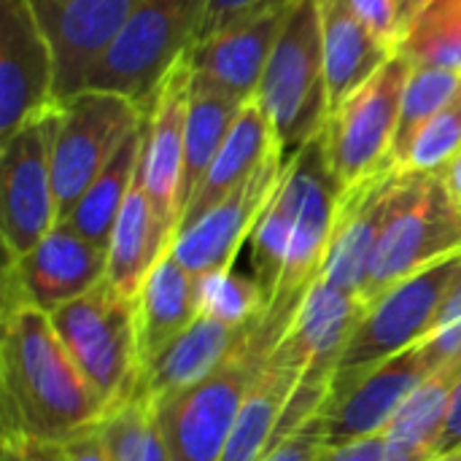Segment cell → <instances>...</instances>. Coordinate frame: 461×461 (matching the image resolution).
I'll use <instances>...</instances> for the list:
<instances>
[{
    "label": "cell",
    "instance_id": "obj_1",
    "mask_svg": "<svg viewBox=\"0 0 461 461\" xmlns=\"http://www.w3.org/2000/svg\"><path fill=\"white\" fill-rule=\"evenodd\" d=\"M3 438L68 443L100 424L105 402L62 346L51 319L24 305L3 308Z\"/></svg>",
    "mask_w": 461,
    "mask_h": 461
},
{
    "label": "cell",
    "instance_id": "obj_2",
    "mask_svg": "<svg viewBox=\"0 0 461 461\" xmlns=\"http://www.w3.org/2000/svg\"><path fill=\"white\" fill-rule=\"evenodd\" d=\"M286 176L294 186V224L289 251L281 284L265 316L257 321V335L270 351L303 305L305 294L321 281L340 203V186L327 167L319 138L286 159Z\"/></svg>",
    "mask_w": 461,
    "mask_h": 461
},
{
    "label": "cell",
    "instance_id": "obj_3",
    "mask_svg": "<svg viewBox=\"0 0 461 461\" xmlns=\"http://www.w3.org/2000/svg\"><path fill=\"white\" fill-rule=\"evenodd\" d=\"M257 100L267 111L286 157L324 130L330 97L316 0H294L259 81Z\"/></svg>",
    "mask_w": 461,
    "mask_h": 461
},
{
    "label": "cell",
    "instance_id": "obj_4",
    "mask_svg": "<svg viewBox=\"0 0 461 461\" xmlns=\"http://www.w3.org/2000/svg\"><path fill=\"white\" fill-rule=\"evenodd\" d=\"M459 284L461 251H456L370 300L340 354L332 389L429 338Z\"/></svg>",
    "mask_w": 461,
    "mask_h": 461
},
{
    "label": "cell",
    "instance_id": "obj_5",
    "mask_svg": "<svg viewBox=\"0 0 461 461\" xmlns=\"http://www.w3.org/2000/svg\"><path fill=\"white\" fill-rule=\"evenodd\" d=\"M203 14L205 0H138L86 89L113 92L149 108L167 70L197 43Z\"/></svg>",
    "mask_w": 461,
    "mask_h": 461
},
{
    "label": "cell",
    "instance_id": "obj_6",
    "mask_svg": "<svg viewBox=\"0 0 461 461\" xmlns=\"http://www.w3.org/2000/svg\"><path fill=\"white\" fill-rule=\"evenodd\" d=\"M267 354L254 324L240 348L211 378L154 405L167 459L221 461L238 413L259 378Z\"/></svg>",
    "mask_w": 461,
    "mask_h": 461
},
{
    "label": "cell",
    "instance_id": "obj_7",
    "mask_svg": "<svg viewBox=\"0 0 461 461\" xmlns=\"http://www.w3.org/2000/svg\"><path fill=\"white\" fill-rule=\"evenodd\" d=\"M49 319L105 408L119 405L138 392L140 357L135 297L122 294L105 278L89 294L68 303Z\"/></svg>",
    "mask_w": 461,
    "mask_h": 461
},
{
    "label": "cell",
    "instance_id": "obj_8",
    "mask_svg": "<svg viewBox=\"0 0 461 461\" xmlns=\"http://www.w3.org/2000/svg\"><path fill=\"white\" fill-rule=\"evenodd\" d=\"M408 76L411 62L394 54L365 86L327 116L319 140L340 192L397 167L392 149Z\"/></svg>",
    "mask_w": 461,
    "mask_h": 461
},
{
    "label": "cell",
    "instance_id": "obj_9",
    "mask_svg": "<svg viewBox=\"0 0 461 461\" xmlns=\"http://www.w3.org/2000/svg\"><path fill=\"white\" fill-rule=\"evenodd\" d=\"M456 251H461V208L448 197L440 176L405 170L375 249L365 303Z\"/></svg>",
    "mask_w": 461,
    "mask_h": 461
},
{
    "label": "cell",
    "instance_id": "obj_10",
    "mask_svg": "<svg viewBox=\"0 0 461 461\" xmlns=\"http://www.w3.org/2000/svg\"><path fill=\"white\" fill-rule=\"evenodd\" d=\"M59 103L38 111L0 140V235L5 262L27 254L59 224L51 167Z\"/></svg>",
    "mask_w": 461,
    "mask_h": 461
},
{
    "label": "cell",
    "instance_id": "obj_11",
    "mask_svg": "<svg viewBox=\"0 0 461 461\" xmlns=\"http://www.w3.org/2000/svg\"><path fill=\"white\" fill-rule=\"evenodd\" d=\"M143 119L146 108L130 97L100 89H84L59 103L51 151L59 221L113 159L122 143L143 124Z\"/></svg>",
    "mask_w": 461,
    "mask_h": 461
},
{
    "label": "cell",
    "instance_id": "obj_12",
    "mask_svg": "<svg viewBox=\"0 0 461 461\" xmlns=\"http://www.w3.org/2000/svg\"><path fill=\"white\" fill-rule=\"evenodd\" d=\"M440 370L429 340L384 359L367 373L330 392L321 408V424L327 446H346L367 438H378L389 429L405 402L419 386Z\"/></svg>",
    "mask_w": 461,
    "mask_h": 461
},
{
    "label": "cell",
    "instance_id": "obj_13",
    "mask_svg": "<svg viewBox=\"0 0 461 461\" xmlns=\"http://www.w3.org/2000/svg\"><path fill=\"white\" fill-rule=\"evenodd\" d=\"M108 273V249L57 224L38 246L3 270V308L24 305L46 316L89 294Z\"/></svg>",
    "mask_w": 461,
    "mask_h": 461
},
{
    "label": "cell",
    "instance_id": "obj_14",
    "mask_svg": "<svg viewBox=\"0 0 461 461\" xmlns=\"http://www.w3.org/2000/svg\"><path fill=\"white\" fill-rule=\"evenodd\" d=\"M192 89V59L184 54L162 78L143 119V151L138 181L149 194L170 243L178 235L184 213V159H186V111Z\"/></svg>",
    "mask_w": 461,
    "mask_h": 461
},
{
    "label": "cell",
    "instance_id": "obj_15",
    "mask_svg": "<svg viewBox=\"0 0 461 461\" xmlns=\"http://www.w3.org/2000/svg\"><path fill=\"white\" fill-rule=\"evenodd\" d=\"M286 159V151L278 146L238 189H232L219 205H213L208 213H203L197 221L176 235L170 254L194 278L205 273L232 270L238 251L246 240H251L259 216L265 213L281 184Z\"/></svg>",
    "mask_w": 461,
    "mask_h": 461
},
{
    "label": "cell",
    "instance_id": "obj_16",
    "mask_svg": "<svg viewBox=\"0 0 461 461\" xmlns=\"http://www.w3.org/2000/svg\"><path fill=\"white\" fill-rule=\"evenodd\" d=\"M54 103V51L32 0H0V140Z\"/></svg>",
    "mask_w": 461,
    "mask_h": 461
},
{
    "label": "cell",
    "instance_id": "obj_17",
    "mask_svg": "<svg viewBox=\"0 0 461 461\" xmlns=\"http://www.w3.org/2000/svg\"><path fill=\"white\" fill-rule=\"evenodd\" d=\"M57 65V100L86 89L138 0H32Z\"/></svg>",
    "mask_w": 461,
    "mask_h": 461
},
{
    "label": "cell",
    "instance_id": "obj_18",
    "mask_svg": "<svg viewBox=\"0 0 461 461\" xmlns=\"http://www.w3.org/2000/svg\"><path fill=\"white\" fill-rule=\"evenodd\" d=\"M402 181L405 170L389 167L362 181L359 186L340 192L335 232L330 240L321 281L354 292L365 300V286L373 270L375 249Z\"/></svg>",
    "mask_w": 461,
    "mask_h": 461
},
{
    "label": "cell",
    "instance_id": "obj_19",
    "mask_svg": "<svg viewBox=\"0 0 461 461\" xmlns=\"http://www.w3.org/2000/svg\"><path fill=\"white\" fill-rule=\"evenodd\" d=\"M367 303L346 289L319 281L292 316L289 327L267 354L270 362L303 373L332 375Z\"/></svg>",
    "mask_w": 461,
    "mask_h": 461
},
{
    "label": "cell",
    "instance_id": "obj_20",
    "mask_svg": "<svg viewBox=\"0 0 461 461\" xmlns=\"http://www.w3.org/2000/svg\"><path fill=\"white\" fill-rule=\"evenodd\" d=\"M294 0H278L254 16H246L216 35L189 49L194 76L221 86L240 103L251 100L259 89L270 54L286 24Z\"/></svg>",
    "mask_w": 461,
    "mask_h": 461
},
{
    "label": "cell",
    "instance_id": "obj_21",
    "mask_svg": "<svg viewBox=\"0 0 461 461\" xmlns=\"http://www.w3.org/2000/svg\"><path fill=\"white\" fill-rule=\"evenodd\" d=\"M251 327L238 330L211 316H197L173 343H167L140 370L138 392L151 405H159L203 384L240 348Z\"/></svg>",
    "mask_w": 461,
    "mask_h": 461
},
{
    "label": "cell",
    "instance_id": "obj_22",
    "mask_svg": "<svg viewBox=\"0 0 461 461\" xmlns=\"http://www.w3.org/2000/svg\"><path fill=\"white\" fill-rule=\"evenodd\" d=\"M305 375L308 373L303 370L265 359V367L238 413L221 461H265L284 440L305 427L289 416V402Z\"/></svg>",
    "mask_w": 461,
    "mask_h": 461
},
{
    "label": "cell",
    "instance_id": "obj_23",
    "mask_svg": "<svg viewBox=\"0 0 461 461\" xmlns=\"http://www.w3.org/2000/svg\"><path fill=\"white\" fill-rule=\"evenodd\" d=\"M278 146L281 143H278V135L273 130V122L254 95L251 100L243 103L227 140L221 143V149L216 154V159L211 162V167L205 170V176L194 186V192L184 208L178 232L184 227H189L192 221H197L203 213H208L213 205H219L232 189H238Z\"/></svg>",
    "mask_w": 461,
    "mask_h": 461
},
{
    "label": "cell",
    "instance_id": "obj_24",
    "mask_svg": "<svg viewBox=\"0 0 461 461\" xmlns=\"http://www.w3.org/2000/svg\"><path fill=\"white\" fill-rule=\"evenodd\" d=\"M321 22V51L330 113L365 86L394 51L381 43L351 11L348 0H316Z\"/></svg>",
    "mask_w": 461,
    "mask_h": 461
},
{
    "label": "cell",
    "instance_id": "obj_25",
    "mask_svg": "<svg viewBox=\"0 0 461 461\" xmlns=\"http://www.w3.org/2000/svg\"><path fill=\"white\" fill-rule=\"evenodd\" d=\"M135 308L138 357L143 370L167 343H173L200 316L194 297V276L167 251L143 281L135 297Z\"/></svg>",
    "mask_w": 461,
    "mask_h": 461
},
{
    "label": "cell",
    "instance_id": "obj_26",
    "mask_svg": "<svg viewBox=\"0 0 461 461\" xmlns=\"http://www.w3.org/2000/svg\"><path fill=\"white\" fill-rule=\"evenodd\" d=\"M170 238L159 224L149 194L140 181L135 186L116 219L113 235L108 240V284L127 297H138L143 281L154 265L170 251Z\"/></svg>",
    "mask_w": 461,
    "mask_h": 461
},
{
    "label": "cell",
    "instance_id": "obj_27",
    "mask_svg": "<svg viewBox=\"0 0 461 461\" xmlns=\"http://www.w3.org/2000/svg\"><path fill=\"white\" fill-rule=\"evenodd\" d=\"M140 151H143V124L122 143V149L113 154V159L103 167V173L89 184V189L81 194V200L62 219V224H68L81 238L108 249L116 219H119V213L135 186V178H138Z\"/></svg>",
    "mask_w": 461,
    "mask_h": 461
},
{
    "label": "cell",
    "instance_id": "obj_28",
    "mask_svg": "<svg viewBox=\"0 0 461 461\" xmlns=\"http://www.w3.org/2000/svg\"><path fill=\"white\" fill-rule=\"evenodd\" d=\"M243 103L224 92L221 86L194 76L192 70V89H189V111H186V159H184V208L216 159L221 143L227 140ZM184 216V213H181Z\"/></svg>",
    "mask_w": 461,
    "mask_h": 461
},
{
    "label": "cell",
    "instance_id": "obj_29",
    "mask_svg": "<svg viewBox=\"0 0 461 461\" xmlns=\"http://www.w3.org/2000/svg\"><path fill=\"white\" fill-rule=\"evenodd\" d=\"M397 54L413 68L461 76V0H429L402 30Z\"/></svg>",
    "mask_w": 461,
    "mask_h": 461
},
{
    "label": "cell",
    "instance_id": "obj_30",
    "mask_svg": "<svg viewBox=\"0 0 461 461\" xmlns=\"http://www.w3.org/2000/svg\"><path fill=\"white\" fill-rule=\"evenodd\" d=\"M292 224H294V186H292L286 167H284L281 184H278L273 200L267 203L265 213L259 216L254 235H251L254 281L259 284L267 305H270V300L281 284V273H284V262H286V251H289V238H292Z\"/></svg>",
    "mask_w": 461,
    "mask_h": 461
},
{
    "label": "cell",
    "instance_id": "obj_31",
    "mask_svg": "<svg viewBox=\"0 0 461 461\" xmlns=\"http://www.w3.org/2000/svg\"><path fill=\"white\" fill-rule=\"evenodd\" d=\"M461 89V76L451 70H438V68H413L402 92V105H400V122H397V135H394V149L392 159L400 167L419 138V132L429 124V119L446 108Z\"/></svg>",
    "mask_w": 461,
    "mask_h": 461
},
{
    "label": "cell",
    "instance_id": "obj_32",
    "mask_svg": "<svg viewBox=\"0 0 461 461\" xmlns=\"http://www.w3.org/2000/svg\"><path fill=\"white\" fill-rule=\"evenodd\" d=\"M197 313L224 321L230 327L246 330L265 316V294L254 276H240L235 270L205 273L194 278Z\"/></svg>",
    "mask_w": 461,
    "mask_h": 461
},
{
    "label": "cell",
    "instance_id": "obj_33",
    "mask_svg": "<svg viewBox=\"0 0 461 461\" xmlns=\"http://www.w3.org/2000/svg\"><path fill=\"white\" fill-rule=\"evenodd\" d=\"M151 424H154V405L140 392L108 408L97 424L108 459L143 461Z\"/></svg>",
    "mask_w": 461,
    "mask_h": 461
},
{
    "label": "cell",
    "instance_id": "obj_34",
    "mask_svg": "<svg viewBox=\"0 0 461 461\" xmlns=\"http://www.w3.org/2000/svg\"><path fill=\"white\" fill-rule=\"evenodd\" d=\"M461 151V89L459 95L440 108L429 124L413 140L405 162L400 165L408 173L438 176Z\"/></svg>",
    "mask_w": 461,
    "mask_h": 461
},
{
    "label": "cell",
    "instance_id": "obj_35",
    "mask_svg": "<svg viewBox=\"0 0 461 461\" xmlns=\"http://www.w3.org/2000/svg\"><path fill=\"white\" fill-rule=\"evenodd\" d=\"M357 19L397 54V43L402 35V16L397 0H348Z\"/></svg>",
    "mask_w": 461,
    "mask_h": 461
},
{
    "label": "cell",
    "instance_id": "obj_36",
    "mask_svg": "<svg viewBox=\"0 0 461 461\" xmlns=\"http://www.w3.org/2000/svg\"><path fill=\"white\" fill-rule=\"evenodd\" d=\"M273 3H278V0H205V14H203L197 43L246 16H254L257 11H262Z\"/></svg>",
    "mask_w": 461,
    "mask_h": 461
},
{
    "label": "cell",
    "instance_id": "obj_37",
    "mask_svg": "<svg viewBox=\"0 0 461 461\" xmlns=\"http://www.w3.org/2000/svg\"><path fill=\"white\" fill-rule=\"evenodd\" d=\"M324 451H327V438H324V424L319 413L300 432L284 440L265 461H321Z\"/></svg>",
    "mask_w": 461,
    "mask_h": 461
},
{
    "label": "cell",
    "instance_id": "obj_38",
    "mask_svg": "<svg viewBox=\"0 0 461 461\" xmlns=\"http://www.w3.org/2000/svg\"><path fill=\"white\" fill-rule=\"evenodd\" d=\"M0 461H65L62 446L27 440V438H3Z\"/></svg>",
    "mask_w": 461,
    "mask_h": 461
},
{
    "label": "cell",
    "instance_id": "obj_39",
    "mask_svg": "<svg viewBox=\"0 0 461 461\" xmlns=\"http://www.w3.org/2000/svg\"><path fill=\"white\" fill-rule=\"evenodd\" d=\"M62 454H65V461H111L97 424L70 438L68 443H62Z\"/></svg>",
    "mask_w": 461,
    "mask_h": 461
},
{
    "label": "cell",
    "instance_id": "obj_40",
    "mask_svg": "<svg viewBox=\"0 0 461 461\" xmlns=\"http://www.w3.org/2000/svg\"><path fill=\"white\" fill-rule=\"evenodd\" d=\"M384 454V435L346 443V446H327L321 461H381Z\"/></svg>",
    "mask_w": 461,
    "mask_h": 461
},
{
    "label": "cell",
    "instance_id": "obj_41",
    "mask_svg": "<svg viewBox=\"0 0 461 461\" xmlns=\"http://www.w3.org/2000/svg\"><path fill=\"white\" fill-rule=\"evenodd\" d=\"M456 446H461V384L454 392V402H451V411H448V421H446L438 454H446V451H451Z\"/></svg>",
    "mask_w": 461,
    "mask_h": 461
},
{
    "label": "cell",
    "instance_id": "obj_42",
    "mask_svg": "<svg viewBox=\"0 0 461 461\" xmlns=\"http://www.w3.org/2000/svg\"><path fill=\"white\" fill-rule=\"evenodd\" d=\"M440 176V181H443V186H446V192H448V197L456 203L461 208V151L438 173Z\"/></svg>",
    "mask_w": 461,
    "mask_h": 461
},
{
    "label": "cell",
    "instance_id": "obj_43",
    "mask_svg": "<svg viewBox=\"0 0 461 461\" xmlns=\"http://www.w3.org/2000/svg\"><path fill=\"white\" fill-rule=\"evenodd\" d=\"M143 461H170L167 459V451H165V443H162V435L157 429V419L151 424V432H149V443H146V456Z\"/></svg>",
    "mask_w": 461,
    "mask_h": 461
},
{
    "label": "cell",
    "instance_id": "obj_44",
    "mask_svg": "<svg viewBox=\"0 0 461 461\" xmlns=\"http://www.w3.org/2000/svg\"><path fill=\"white\" fill-rule=\"evenodd\" d=\"M429 0H397V5H400V16H402V30H405V24L427 5Z\"/></svg>",
    "mask_w": 461,
    "mask_h": 461
},
{
    "label": "cell",
    "instance_id": "obj_45",
    "mask_svg": "<svg viewBox=\"0 0 461 461\" xmlns=\"http://www.w3.org/2000/svg\"><path fill=\"white\" fill-rule=\"evenodd\" d=\"M432 461H461V446L451 448V451H446V454H438Z\"/></svg>",
    "mask_w": 461,
    "mask_h": 461
}]
</instances>
